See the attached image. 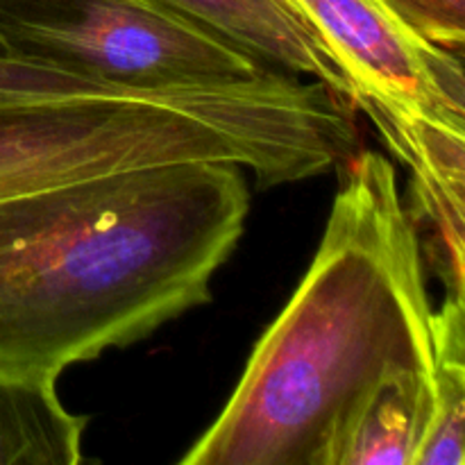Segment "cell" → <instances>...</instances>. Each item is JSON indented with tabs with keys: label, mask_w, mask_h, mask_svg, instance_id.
I'll list each match as a JSON object with an SVG mask.
<instances>
[{
	"label": "cell",
	"mask_w": 465,
	"mask_h": 465,
	"mask_svg": "<svg viewBox=\"0 0 465 465\" xmlns=\"http://www.w3.org/2000/svg\"><path fill=\"white\" fill-rule=\"evenodd\" d=\"M16 54L127 89L250 82L271 68L157 0H0Z\"/></svg>",
	"instance_id": "3"
},
{
	"label": "cell",
	"mask_w": 465,
	"mask_h": 465,
	"mask_svg": "<svg viewBox=\"0 0 465 465\" xmlns=\"http://www.w3.org/2000/svg\"><path fill=\"white\" fill-rule=\"evenodd\" d=\"M381 141L420 127L465 132L463 54L434 44L386 0H295Z\"/></svg>",
	"instance_id": "4"
},
{
	"label": "cell",
	"mask_w": 465,
	"mask_h": 465,
	"mask_svg": "<svg viewBox=\"0 0 465 465\" xmlns=\"http://www.w3.org/2000/svg\"><path fill=\"white\" fill-rule=\"evenodd\" d=\"M41 98H71V95L57 94L53 89H45V86L21 84V82H0V107Z\"/></svg>",
	"instance_id": "11"
},
{
	"label": "cell",
	"mask_w": 465,
	"mask_h": 465,
	"mask_svg": "<svg viewBox=\"0 0 465 465\" xmlns=\"http://www.w3.org/2000/svg\"><path fill=\"white\" fill-rule=\"evenodd\" d=\"M434 413V377L393 372L359 409L339 465H413Z\"/></svg>",
	"instance_id": "7"
},
{
	"label": "cell",
	"mask_w": 465,
	"mask_h": 465,
	"mask_svg": "<svg viewBox=\"0 0 465 465\" xmlns=\"http://www.w3.org/2000/svg\"><path fill=\"white\" fill-rule=\"evenodd\" d=\"M0 82H21V84L45 86V89H53L64 95H112L134 91L121 84H112V82L80 75V73L54 66V64L23 57V54L14 53L3 39H0Z\"/></svg>",
	"instance_id": "9"
},
{
	"label": "cell",
	"mask_w": 465,
	"mask_h": 465,
	"mask_svg": "<svg viewBox=\"0 0 465 465\" xmlns=\"http://www.w3.org/2000/svg\"><path fill=\"white\" fill-rule=\"evenodd\" d=\"M318 252L182 465H339L371 391L436 371L422 239L389 157L341 168Z\"/></svg>",
	"instance_id": "2"
},
{
	"label": "cell",
	"mask_w": 465,
	"mask_h": 465,
	"mask_svg": "<svg viewBox=\"0 0 465 465\" xmlns=\"http://www.w3.org/2000/svg\"><path fill=\"white\" fill-rule=\"evenodd\" d=\"M271 71L309 77L350 104L339 59L295 0H157Z\"/></svg>",
	"instance_id": "5"
},
{
	"label": "cell",
	"mask_w": 465,
	"mask_h": 465,
	"mask_svg": "<svg viewBox=\"0 0 465 465\" xmlns=\"http://www.w3.org/2000/svg\"><path fill=\"white\" fill-rule=\"evenodd\" d=\"M245 168L180 162L0 200V368L59 377L212 302Z\"/></svg>",
	"instance_id": "1"
},
{
	"label": "cell",
	"mask_w": 465,
	"mask_h": 465,
	"mask_svg": "<svg viewBox=\"0 0 465 465\" xmlns=\"http://www.w3.org/2000/svg\"><path fill=\"white\" fill-rule=\"evenodd\" d=\"M465 304L448 293L436 309L434 413L413 465L465 463Z\"/></svg>",
	"instance_id": "8"
},
{
	"label": "cell",
	"mask_w": 465,
	"mask_h": 465,
	"mask_svg": "<svg viewBox=\"0 0 465 465\" xmlns=\"http://www.w3.org/2000/svg\"><path fill=\"white\" fill-rule=\"evenodd\" d=\"M409 25L452 53L465 48V0H386Z\"/></svg>",
	"instance_id": "10"
},
{
	"label": "cell",
	"mask_w": 465,
	"mask_h": 465,
	"mask_svg": "<svg viewBox=\"0 0 465 465\" xmlns=\"http://www.w3.org/2000/svg\"><path fill=\"white\" fill-rule=\"evenodd\" d=\"M89 418L57 395V377L0 368V465H77Z\"/></svg>",
	"instance_id": "6"
}]
</instances>
